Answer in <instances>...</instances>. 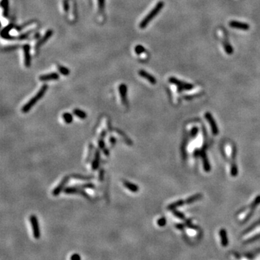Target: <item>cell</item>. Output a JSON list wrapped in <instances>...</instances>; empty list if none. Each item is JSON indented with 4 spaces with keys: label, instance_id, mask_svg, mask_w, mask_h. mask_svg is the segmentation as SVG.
Wrapping results in <instances>:
<instances>
[{
    "label": "cell",
    "instance_id": "1",
    "mask_svg": "<svg viewBox=\"0 0 260 260\" xmlns=\"http://www.w3.org/2000/svg\"><path fill=\"white\" fill-rule=\"evenodd\" d=\"M48 85L44 84V85H42V87L41 88V89L38 91V93H36V95L33 97L28 102H27L25 104V106H23L21 109V111L23 113H26L28 112H29L30 111V109L33 107L36 104V103L38 101H40L42 98H43V95H45L46 92L48 90Z\"/></svg>",
    "mask_w": 260,
    "mask_h": 260
},
{
    "label": "cell",
    "instance_id": "2",
    "mask_svg": "<svg viewBox=\"0 0 260 260\" xmlns=\"http://www.w3.org/2000/svg\"><path fill=\"white\" fill-rule=\"evenodd\" d=\"M163 6H164L163 2H158V3L154 7V8H153V9H152V10L150 11V12H149L147 15H146L145 18L144 19L141 21V22H140V28H142V29L145 28L147 26V25H148V24L150 23V22H151L153 19H154L156 15L159 13L160 11L163 9Z\"/></svg>",
    "mask_w": 260,
    "mask_h": 260
},
{
    "label": "cell",
    "instance_id": "3",
    "mask_svg": "<svg viewBox=\"0 0 260 260\" xmlns=\"http://www.w3.org/2000/svg\"><path fill=\"white\" fill-rule=\"evenodd\" d=\"M29 220H30V225H31L33 238L35 239H39L41 238V230L40 228H39L38 217L35 215H31L29 217Z\"/></svg>",
    "mask_w": 260,
    "mask_h": 260
},
{
    "label": "cell",
    "instance_id": "4",
    "mask_svg": "<svg viewBox=\"0 0 260 260\" xmlns=\"http://www.w3.org/2000/svg\"><path fill=\"white\" fill-rule=\"evenodd\" d=\"M64 193L67 194H79L82 195L84 197H85L86 199H90V196L88 194H87L86 192L84 191V189H81L79 186H68V187H66L64 189Z\"/></svg>",
    "mask_w": 260,
    "mask_h": 260
},
{
    "label": "cell",
    "instance_id": "5",
    "mask_svg": "<svg viewBox=\"0 0 260 260\" xmlns=\"http://www.w3.org/2000/svg\"><path fill=\"white\" fill-rule=\"evenodd\" d=\"M70 177L71 176H66L63 177L61 181H60V183L53 189V191H52V195H53V196L54 197L58 196V195L60 194V193H61V192L64 191V189H65L66 184H67V182H68L69 180H70Z\"/></svg>",
    "mask_w": 260,
    "mask_h": 260
},
{
    "label": "cell",
    "instance_id": "6",
    "mask_svg": "<svg viewBox=\"0 0 260 260\" xmlns=\"http://www.w3.org/2000/svg\"><path fill=\"white\" fill-rule=\"evenodd\" d=\"M119 92L121 97V101L126 108L129 107V101L127 99V87L125 84H120L119 86Z\"/></svg>",
    "mask_w": 260,
    "mask_h": 260
},
{
    "label": "cell",
    "instance_id": "7",
    "mask_svg": "<svg viewBox=\"0 0 260 260\" xmlns=\"http://www.w3.org/2000/svg\"><path fill=\"white\" fill-rule=\"evenodd\" d=\"M24 51V63L26 67H29L31 63V57L30 53V46L28 44H25L23 46Z\"/></svg>",
    "mask_w": 260,
    "mask_h": 260
},
{
    "label": "cell",
    "instance_id": "8",
    "mask_svg": "<svg viewBox=\"0 0 260 260\" xmlns=\"http://www.w3.org/2000/svg\"><path fill=\"white\" fill-rule=\"evenodd\" d=\"M170 82L171 83H174L175 85H176L178 86V88H179L180 90H189V89H192V85H190V84H188L186 83V82H180L179 80L175 78V77H171L169 79Z\"/></svg>",
    "mask_w": 260,
    "mask_h": 260
},
{
    "label": "cell",
    "instance_id": "9",
    "mask_svg": "<svg viewBox=\"0 0 260 260\" xmlns=\"http://www.w3.org/2000/svg\"><path fill=\"white\" fill-rule=\"evenodd\" d=\"M229 25H230V27L233 28L239 29V30H248L249 29V25L248 24L245 23V22H238V21H230L229 22Z\"/></svg>",
    "mask_w": 260,
    "mask_h": 260
},
{
    "label": "cell",
    "instance_id": "10",
    "mask_svg": "<svg viewBox=\"0 0 260 260\" xmlns=\"http://www.w3.org/2000/svg\"><path fill=\"white\" fill-rule=\"evenodd\" d=\"M59 79V75L57 72H51L49 74H42L39 77V80L42 82H46V81L50 80H57Z\"/></svg>",
    "mask_w": 260,
    "mask_h": 260
},
{
    "label": "cell",
    "instance_id": "11",
    "mask_svg": "<svg viewBox=\"0 0 260 260\" xmlns=\"http://www.w3.org/2000/svg\"><path fill=\"white\" fill-rule=\"evenodd\" d=\"M100 163H101V152H100V150L98 149H96L95 152L94 158L93 160L92 165H91V169L93 171H96L97 169H98Z\"/></svg>",
    "mask_w": 260,
    "mask_h": 260
},
{
    "label": "cell",
    "instance_id": "12",
    "mask_svg": "<svg viewBox=\"0 0 260 260\" xmlns=\"http://www.w3.org/2000/svg\"><path fill=\"white\" fill-rule=\"evenodd\" d=\"M205 118H206L207 120L208 121V122L210 123V126H211L212 129V132H213V134H214V135H217V134H218V129H217V125H216L214 119H213V117L212 116V115L210 114V113L207 112V113H205Z\"/></svg>",
    "mask_w": 260,
    "mask_h": 260
},
{
    "label": "cell",
    "instance_id": "13",
    "mask_svg": "<svg viewBox=\"0 0 260 260\" xmlns=\"http://www.w3.org/2000/svg\"><path fill=\"white\" fill-rule=\"evenodd\" d=\"M138 74L140 77H142V78H144V79L147 80L148 81L150 84H152V85H155L156 82H157L155 78V77H153L152 74H150V73H148L147 72L145 71V70H140V71L138 72Z\"/></svg>",
    "mask_w": 260,
    "mask_h": 260
},
{
    "label": "cell",
    "instance_id": "14",
    "mask_svg": "<svg viewBox=\"0 0 260 260\" xmlns=\"http://www.w3.org/2000/svg\"><path fill=\"white\" fill-rule=\"evenodd\" d=\"M123 182V185L126 189H127L128 190H129L131 192L133 193H137L140 190V187L137 186V184L134 183H132L130 181H127V180H123L122 181Z\"/></svg>",
    "mask_w": 260,
    "mask_h": 260
},
{
    "label": "cell",
    "instance_id": "15",
    "mask_svg": "<svg viewBox=\"0 0 260 260\" xmlns=\"http://www.w3.org/2000/svg\"><path fill=\"white\" fill-rule=\"evenodd\" d=\"M53 33H54V32H53V30H47V32H46V33H45L44 36H43V37H42L41 38L40 40H39L37 42V43H36V49H38V48L41 47V46L42 45L44 44V43H46V42L47 41L49 40V39L51 37V36L53 35Z\"/></svg>",
    "mask_w": 260,
    "mask_h": 260
},
{
    "label": "cell",
    "instance_id": "16",
    "mask_svg": "<svg viewBox=\"0 0 260 260\" xmlns=\"http://www.w3.org/2000/svg\"><path fill=\"white\" fill-rule=\"evenodd\" d=\"M12 28H13V25H12V24H10V25H7V26H6L5 28H4V29L2 30V32H1V36H2L3 38H5V39H12L13 38L12 36H9V31H10L11 29H12Z\"/></svg>",
    "mask_w": 260,
    "mask_h": 260
},
{
    "label": "cell",
    "instance_id": "17",
    "mask_svg": "<svg viewBox=\"0 0 260 260\" xmlns=\"http://www.w3.org/2000/svg\"><path fill=\"white\" fill-rule=\"evenodd\" d=\"M98 147H99L100 150H102L103 152V153L106 155V156H109L110 155V152L109 150H108V148L106 147V144H105V142H104V140L102 138H99L98 141Z\"/></svg>",
    "mask_w": 260,
    "mask_h": 260
},
{
    "label": "cell",
    "instance_id": "18",
    "mask_svg": "<svg viewBox=\"0 0 260 260\" xmlns=\"http://www.w3.org/2000/svg\"><path fill=\"white\" fill-rule=\"evenodd\" d=\"M72 113L74 116L80 119H85L88 116L86 112L80 109H74L72 111Z\"/></svg>",
    "mask_w": 260,
    "mask_h": 260
},
{
    "label": "cell",
    "instance_id": "19",
    "mask_svg": "<svg viewBox=\"0 0 260 260\" xmlns=\"http://www.w3.org/2000/svg\"><path fill=\"white\" fill-rule=\"evenodd\" d=\"M70 176L72 178H74V179L77 180H82V181H90V180L93 179L94 178L93 176H84V175H80V174H72Z\"/></svg>",
    "mask_w": 260,
    "mask_h": 260
},
{
    "label": "cell",
    "instance_id": "20",
    "mask_svg": "<svg viewBox=\"0 0 260 260\" xmlns=\"http://www.w3.org/2000/svg\"><path fill=\"white\" fill-rule=\"evenodd\" d=\"M115 132H116L118 134H119V135H120L121 137H122V138H123L124 141L125 142H126V144L128 145H129V146L132 145V140H130V139H129V137H128L127 136H126V134H125L123 132L121 131L120 129H115Z\"/></svg>",
    "mask_w": 260,
    "mask_h": 260
},
{
    "label": "cell",
    "instance_id": "21",
    "mask_svg": "<svg viewBox=\"0 0 260 260\" xmlns=\"http://www.w3.org/2000/svg\"><path fill=\"white\" fill-rule=\"evenodd\" d=\"M61 117H62V119L64 121V122L67 124H70L72 123L73 116L72 113H69V112H65V113H62Z\"/></svg>",
    "mask_w": 260,
    "mask_h": 260
},
{
    "label": "cell",
    "instance_id": "22",
    "mask_svg": "<svg viewBox=\"0 0 260 260\" xmlns=\"http://www.w3.org/2000/svg\"><path fill=\"white\" fill-rule=\"evenodd\" d=\"M220 235L221 236V244L223 246H226L228 245V238H227V233H226V230H224V229H222L220 230Z\"/></svg>",
    "mask_w": 260,
    "mask_h": 260
},
{
    "label": "cell",
    "instance_id": "23",
    "mask_svg": "<svg viewBox=\"0 0 260 260\" xmlns=\"http://www.w3.org/2000/svg\"><path fill=\"white\" fill-rule=\"evenodd\" d=\"M1 6L3 9L4 15L5 17H7L8 13H9V1L8 0H2Z\"/></svg>",
    "mask_w": 260,
    "mask_h": 260
},
{
    "label": "cell",
    "instance_id": "24",
    "mask_svg": "<svg viewBox=\"0 0 260 260\" xmlns=\"http://www.w3.org/2000/svg\"><path fill=\"white\" fill-rule=\"evenodd\" d=\"M184 204H185V201H184V200L177 201V202H174V203L171 204L170 205H168V210H174V209L176 208L177 207L181 206V205H184Z\"/></svg>",
    "mask_w": 260,
    "mask_h": 260
},
{
    "label": "cell",
    "instance_id": "25",
    "mask_svg": "<svg viewBox=\"0 0 260 260\" xmlns=\"http://www.w3.org/2000/svg\"><path fill=\"white\" fill-rule=\"evenodd\" d=\"M201 197H202V195L201 194H195L194 196L191 197H189V199H186V200L185 201V204L192 203V202H195V201L198 200V199H201Z\"/></svg>",
    "mask_w": 260,
    "mask_h": 260
},
{
    "label": "cell",
    "instance_id": "26",
    "mask_svg": "<svg viewBox=\"0 0 260 260\" xmlns=\"http://www.w3.org/2000/svg\"><path fill=\"white\" fill-rule=\"evenodd\" d=\"M58 70H59V72L61 73V74H63V75H64V76H67L70 73V70H69V69H67V67H64V66L59 65L58 66Z\"/></svg>",
    "mask_w": 260,
    "mask_h": 260
},
{
    "label": "cell",
    "instance_id": "27",
    "mask_svg": "<svg viewBox=\"0 0 260 260\" xmlns=\"http://www.w3.org/2000/svg\"><path fill=\"white\" fill-rule=\"evenodd\" d=\"M95 149V147H94L93 144H90L89 145V153H88V156H87V158H86V163H89L91 159V157L93 155V150Z\"/></svg>",
    "mask_w": 260,
    "mask_h": 260
},
{
    "label": "cell",
    "instance_id": "28",
    "mask_svg": "<svg viewBox=\"0 0 260 260\" xmlns=\"http://www.w3.org/2000/svg\"><path fill=\"white\" fill-rule=\"evenodd\" d=\"M202 158H203V165H204V168H205V170L206 171H210V164H209V163H208L207 159V158H206V155H205V154H203Z\"/></svg>",
    "mask_w": 260,
    "mask_h": 260
},
{
    "label": "cell",
    "instance_id": "29",
    "mask_svg": "<svg viewBox=\"0 0 260 260\" xmlns=\"http://www.w3.org/2000/svg\"><path fill=\"white\" fill-rule=\"evenodd\" d=\"M134 51H135L136 54L139 55V54H142V53H144V52L145 51V49L142 45H137V46H136Z\"/></svg>",
    "mask_w": 260,
    "mask_h": 260
},
{
    "label": "cell",
    "instance_id": "30",
    "mask_svg": "<svg viewBox=\"0 0 260 260\" xmlns=\"http://www.w3.org/2000/svg\"><path fill=\"white\" fill-rule=\"evenodd\" d=\"M81 189H95V184H93V183H87L84 184L78 185Z\"/></svg>",
    "mask_w": 260,
    "mask_h": 260
},
{
    "label": "cell",
    "instance_id": "31",
    "mask_svg": "<svg viewBox=\"0 0 260 260\" xmlns=\"http://www.w3.org/2000/svg\"><path fill=\"white\" fill-rule=\"evenodd\" d=\"M157 224L158 225V226H160V227H163V226H165V224H166V220H165V217H161V218H159L158 220V221H157Z\"/></svg>",
    "mask_w": 260,
    "mask_h": 260
},
{
    "label": "cell",
    "instance_id": "32",
    "mask_svg": "<svg viewBox=\"0 0 260 260\" xmlns=\"http://www.w3.org/2000/svg\"><path fill=\"white\" fill-rule=\"evenodd\" d=\"M81 259H82V258H81L80 255L79 254H77V253L73 254L70 257V260H81Z\"/></svg>",
    "mask_w": 260,
    "mask_h": 260
},
{
    "label": "cell",
    "instance_id": "33",
    "mask_svg": "<svg viewBox=\"0 0 260 260\" xmlns=\"http://www.w3.org/2000/svg\"><path fill=\"white\" fill-rule=\"evenodd\" d=\"M98 6L101 11L103 10L105 7V0H98Z\"/></svg>",
    "mask_w": 260,
    "mask_h": 260
},
{
    "label": "cell",
    "instance_id": "34",
    "mask_svg": "<svg viewBox=\"0 0 260 260\" xmlns=\"http://www.w3.org/2000/svg\"><path fill=\"white\" fill-rule=\"evenodd\" d=\"M238 174V169H237V167L235 165H233L231 168V175L233 176H236Z\"/></svg>",
    "mask_w": 260,
    "mask_h": 260
},
{
    "label": "cell",
    "instance_id": "35",
    "mask_svg": "<svg viewBox=\"0 0 260 260\" xmlns=\"http://www.w3.org/2000/svg\"><path fill=\"white\" fill-rule=\"evenodd\" d=\"M116 141H117V140H116V138L113 137V136H111V137H109V142H110L111 145L112 147H113V146L116 145Z\"/></svg>",
    "mask_w": 260,
    "mask_h": 260
},
{
    "label": "cell",
    "instance_id": "36",
    "mask_svg": "<svg viewBox=\"0 0 260 260\" xmlns=\"http://www.w3.org/2000/svg\"><path fill=\"white\" fill-rule=\"evenodd\" d=\"M104 173L105 171L103 169H101L99 171V176H98V178H99V181H102L104 178Z\"/></svg>",
    "mask_w": 260,
    "mask_h": 260
},
{
    "label": "cell",
    "instance_id": "37",
    "mask_svg": "<svg viewBox=\"0 0 260 260\" xmlns=\"http://www.w3.org/2000/svg\"><path fill=\"white\" fill-rule=\"evenodd\" d=\"M225 48H226V51H227V53L228 54H231L232 53H233V49H232V47L229 44L226 45Z\"/></svg>",
    "mask_w": 260,
    "mask_h": 260
},
{
    "label": "cell",
    "instance_id": "38",
    "mask_svg": "<svg viewBox=\"0 0 260 260\" xmlns=\"http://www.w3.org/2000/svg\"><path fill=\"white\" fill-rule=\"evenodd\" d=\"M106 130H103V131H102V132L101 133V134H100V138L104 139L105 138V137H106Z\"/></svg>",
    "mask_w": 260,
    "mask_h": 260
},
{
    "label": "cell",
    "instance_id": "39",
    "mask_svg": "<svg viewBox=\"0 0 260 260\" xmlns=\"http://www.w3.org/2000/svg\"><path fill=\"white\" fill-rule=\"evenodd\" d=\"M197 132H198V129L197 128H194L192 130V135L193 137H194L197 134Z\"/></svg>",
    "mask_w": 260,
    "mask_h": 260
}]
</instances>
